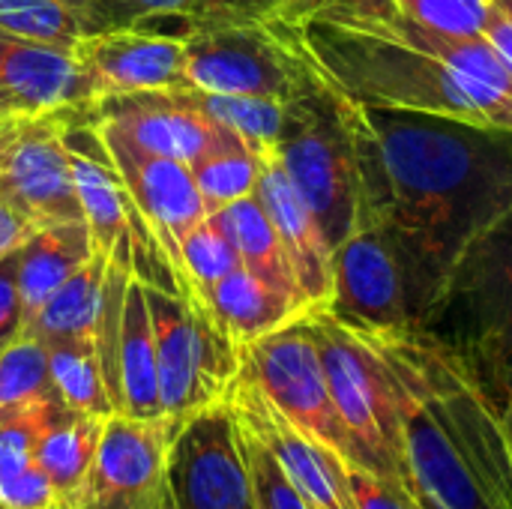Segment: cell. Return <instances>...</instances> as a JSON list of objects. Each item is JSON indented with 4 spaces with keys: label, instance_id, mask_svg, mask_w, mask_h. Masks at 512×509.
I'll list each match as a JSON object with an SVG mask.
<instances>
[{
    "label": "cell",
    "instance_id": "1",
    "mask_svg": "<svg viewBox=\"0 0 512 509\" xmlns=\"http://www.w3.org/2000/svg\"><path fill=\"white\" fill-rule=\"evenodd\" d=\"M357 225L390 234L432 300L462 249L512 210V129L348 102Z\"/></svg>",
    "mask_w": 512,
    "mask_h": 509
},
{
    "label": "cell",
    "instance_id": "2",
    "mask_svg": "<svg viewBox=\"0 0 512 509\" xmlns=\"http://www.w3.org/2000/svg\"><path fill=\"white\" fill-rule=\"evenodd\" d=\"M312 69L348 102L468 117L512 129V75L477 36L441 33L399 9L315 6L291 18Z\"/></svg>",
    "mask_w": 512,
    "mask_h": 509
},
{
    "label": "cell",
    "instance_id": "3",
    "mask_svg": "<svg viewBox=\"0 0 512 509\" xmlns=\"http://www.w3.org/2000/svg\"><path fill=\"white\" fill-rule=\"evenodd\" d=\"M399 399L402 486L441 509H512V444L504 411L462 363L420 330L366 333Z\"/></svg>",
    "mask_w": 512,
    "mask_h": 509
},
{
    "label": "cell",
    "instance_id": "4",
    "mask_svg": "<svg viewBox=\"0 0 512 509\" xmlns=\"http://www.w3.org/2000/svg\"><path fill=\"white\" fill-rule=\"evenodd\" d=\"M414 330L447 348L507 414L512 402V210L462 249Z\"/></svg>",
    "mask_w": 512,
    "mask_h": 509
},
{
    "label": "cell",
    "instance_id": "5",
    "mask_svg": "<svg viewBox=\"0 0 512 509\" xmlns=\"http://www.w3.org/2000/svg\"><path fill=\"white\" fill-rule=\"evenodd\" d=\"M273 153L336 249L357 225V162L348 99L318 72L285 99L282 132Z\"/></svg>",
    "mask_w": 512,
    "mask_h": 509
},
{
    "label": "cell",
    "instance_id": "6",
    "mask_svg": "<svg viewBox=\"0 0 512 509\" xmlns=\"http://www.w3.org/2000/svg\"><path fill=\"white\" fill-rule=\"evenodd\" d=\"M339 420L351 438L354 465L402 483L399 399L393 372L372 336L345 327L330 312H309Z\"/></svg>",
    "mask_w": 512,
    "mask_h": 509
},
{
    "label": "cell",
    "instance_id": "7",
    "mask_svg": "<svg viewBox=\"0 0 512 509\" xmlns=\"http://www.w3.org/2000/svg\"><path fill=\"white\" fill-rule=\"evenodd\" d=\"M144 294L153 321L162 414L186 420L228 393L240 372V348L192 291L168 294L144 285Z\"/></svg>",
    "mask_w": 512,
    "mask_h": 509
},
{
    "label": "cell",
    "instance_id": "8",
    "mask_svg": "<svg viewBox=\"0 0 512 509\" xmlns=\"http://www.w3.org/2000/svg\"><path fill=\"white\" fill-rule=\"evenodd\" d=\"M186 42V81L201 93L291 99L315 72L294 24L282 15L258 24H198Z\"/></svg>",
    "mask_w": 512,
    "mask_h": 509
},
{
    "label": "cell",
    "instance_id": "9",
    "mask_svg": "<svg viewBox=\"0 0 512 509\" xmlns=\"http://www.w3.org/2000/svg\"><path fill=\"white\" fill-rule=\"evenodd\" d=\"M432 303L429 285L402 246L375 225L354 231L333 249V294L324 306L360 333L414 330Z\"/></svg>",
    "mask_w": 512,
    "mask_h": 509
},
{
    "label": "cell",
    "instance_id": "10",
    "mask_svg": "<svg viewBox=\"0 0 512 509\" xmlns=\"http://www.w3.org/2000/svg\"><path fill=\"white\" fill-rule=\"evenodd\" d=\"M240 369L294 426L354 462L351 438L333 405L309 315L240 348Z\"/></svg>",
    "mask_w": 512,
    "mask_h": 509
},
{
    "label": "cell",
    "instance_id": "11",
    "mask_svg": "<svg viewBox=\"0 0 512 509\" xmlns=\"http://www.w3.org/2000/svg\"><path fill=\"white\" fill-rule=\"evenodd\" d=\"M66 111H12L0 126V201L39 228L54 222H84L69 147L63 141Z\"/></svg>",
    "mask_w": 512,
    "mask_h": 509
},
{
    "label": "cell",
    "instance_id": "12",
    "mask_svg": "<svg viewBox=\"0 0 512 509\" xmlns=\"http://www.w3.org/2000/svg\"><path fill=\"white\" fill-rule=\"evenodd\" d=\"M165 480L174 509H258L243 435L225 396L180 420Z\"/></svg>",
    "mask_w": 512,
    "mask_h": 509
},
{
    "label": "cell",
    "instance_id": "13",
    "mask_svg": "<svg viewBox=\"0 0 512 509\" xmlns=\"http://www.w3.org/2000/svg\"><path fill=\"white\" fill-rule=\"evenodd\" d=\"M180 420L129 417L105 420L96 459L75 509H147L165 486L168 450Z\"/></svg>",
    "mask_w": 512,
    "mask_h": 509
},
{
    "label": "cell",
    "instance_id": "14",
    "mask_svg": "<svg viewBox=\"0 0 512 509\" xmlns=\"http://www.w3.org/2000/svg\"><path fill=\"white\" fill-rule=\"evenodd\" d=\"M225 402L234 420L267 447V453L276 459L279 471L306 501V507L354 509L345 480L348 459H342L339 453L306 435L300 426H294L243 369L231 381Z\"/></svg>",
    "mask_w": 512,
    "mask_h": 509
},
{
    "label": "cell",
    "instance_id": "15",
    "mask_svg": "<svg viewBox=\"0 0 512 509\" xmlns=\"http://www.w3.org/2000/svg\"><path fill=\"white\" fill-rule=\"evenodd\" d=\"M96 129L135 207L153 228L180 282V243L195 225L207 219V207L192 177V168L186 162L165 159V156L135 147L132 141H126L120 132H114L105 123H96Z\"/></svg>",
    "mask_w": 512,
    "mask_h": 509
},
{
    "label": "cell",
    "instance_id": "16",
    "mask_svg": "<svg viewBox=\"0 0 512 509\" xmlns=\"http://www.w3.org/2000/svg\"><path fill=\"white\" fill-rule=\"evenodd\" d=\"M93 111L96 123L111 126L135 147L186 165L204 156L225 129L198 108L192 87L120 93L96 102Z\"/></svg>",
    "mask_w": 512,
    "mask_h": 509
},
{
    "label": "cell",
    "instance_id": "17",
    "mask_svg": "<svg viewBox=\"0 0 512 509\" xmlns=\"http://www.w3.org/2000/svg\"><path fill=\"white\" fill-rule=\"evenodd\" d=\"M90 87V108L108 96L189 87L183 36L156 30H111L87 36L72 51Z\"/></svg>",
    "mask_w": 512,
    "mask_h": 509
},
{
    "label": "cell",
    "instance_id": "18",
    "mask_svg": "<svg viewBox=\"0 0 512 509\" xmlns=\"http://www.w3.org/2000/svg\"><path fill=\"white\" fill-rule=\"evenodd\" d=\"M255 198L267 210L309 306L324 309L333 294V246L318 216L297 192V186L291 183L273 150H267L261 159Z\"/></svg>",
    "mask_w": 512,
    "mask_h": 509
},
{
    "label": "cell",
    "instance_id": "19",
    "mask_svg": "<svg viewBox=\"0 0 512 509\" xmlns=\"http://www.w3.org/2000/svg\"><path fill=\"white\" fill-rule=\"evenodd\" d=\"M0 90L15 111L48 114L90 108V87L69 48L0 30Z\"/></svg>",
    "mask_w": 512,
    "mask_h": 509
},
{
    "label": "cell",
    "instance_id": "20",
    "mask_svg": "<svg viewBox=\"0 0 512 509\" xmlns=\"http://www.w3.org/2000/svg\"><path fill=\"white\" fill-rule=\"evenodd\" d=\"M183 291H192L207 306L213 321L237 348H246L255 339L309 315V309L300 300L258 279L243 264L207 288H183Z\"/></svg>",
    "mask_w": 512,
    "mask_h": 509
},
{
    "label": "cell",
    "instance_id": "21",
    "mask_svg": "<svg viewBox=\"0 0 512 509\" xmlns=\"http://www.w3.org/2000/svg\"><path fill=\"white\" fill-rule=\"evenodd\" d=\"M114 411L129 417H159V369H156V342L153 321L147 309L144 282L132 273L123 321H120V345H117V372H114Z\"/></svg>",
    "mask_w": 512,
    "mask_h": 509
},
{
    "label": "cell",
    "instance_id": "22",
    "mask_svg": "<svg viewBox=\"0 0 512 509\" xmlns=\"http://www.w3.org/2000/svg\"><path fill=\"white\" fill-rule=\"evenodd\" d=\"M87 222L42 225L18 255V297L24 324L48 303V297L93 258Z\"/></svg>",
    "mask_w": 512,
    "mask_h": 509
},
{
    "label": "cell",
    "instance_id": "23",
    "mask_svg": "<svg viewBox=\"0 0 512 509\" xmlns=\"http://www.w3.org/2000/svg\"><path fill=\"white\" fill-rule=\"evenodd\" d=\"M207 219L231 240V246L237 249L240 264L246 270H252L258 279L270 282L273 288L285 291L288 297L300 300L309 312H315L309 306V300H306V294H303V288L297 282V273H294V267L288 261V252H285L267 210L255 198V192L225 204L222 210L210 213Z\"/></svg>",
    "mask_w": 512,
    "mask_h": 509
},
{
    "label": "cell",
    "instance_id": "24",
    "mask_svg": "<svg viewBox=\"0 0 512 509\" xmlns=\"http://www.w3.org/2000/svg\"><path fill=\"white\" fill-rule=\"evenodd\" d=\"M108 417L66 411L39 438L36 465L48 477L60 509L78 507V498H81L84 483L90 477V468H93V459H96V447H99V438H102V429H105Z\"/></svg>",
    "mask_w": 512,
    "mask_h": 509
},
{
    "label": "cell",
    "instance_id": "25",
    "mask_svg": "<svg viewBox=\"0 0 512 509\" xmlns=\"http://www.w3.org/2000/svg\"><path fill=\"white\" fill-rule=\"evenodd\" d=\"M105 267H108V255L93 252V258L78 273H72L21 330L33 333L42 342L93 339L96 318L102 309Z\"/></svg>",
    "mask_w": 512,
    "mask_h": 509
},
{
    "label": "cell",
    "instance_id": "26",
    "mask_svg": "<svg viewBox=\"0 0 512 509\" xmlns=\"http://www.w3.org/2000/svg\"><path fill=\"white\" fill-rule=\"evenodd\" d=\"M264 153L255 150L246 138H240L234 129H222L219 141L198 156L189 168L198 183V192L204 198L207 216L222 210L225 204L246 198L255 192L258 174H261Z\"/></svg>",
    "mask_w": 512,
    "mask_h": 509
},
{
    "label": "cell",
    "instance_id": "27",
    "mask_svg": "<svg viewBox=\"0 0 512 509\" xmlns=\"http://www.w3.org/2000/svg\"><path fill=\"white\" fill-rule=\"evenodd\" d=\"M48 348V372L54 393L72 414L108 417L114 414V402L105 384V372L96 354L93 339H54Z\"/></svg>",
    "mask_w": 512,
    "mask_h": 509
},
{
    "label": "cell",
    "instance_id": "28",
    "mask_svg": "<svg viewBox=\"0 0 512 509\" xmlns=\"http://www.w3.org/2000/svg\"><path fill=\"white\" fill-rule=\"evenodd\" d=\"M0 30L69 51L90 36L69 0H0Z\"/></svg>",
    "mask_w": 512,
    "mask_h": 509
},
{
    "label": "cell",
    "instance_id": "29",
    "mask_svg": "<svg viewBox=\"0 0 512 509\" xmlns=\"http://www.w3.org/2000/svg\"><path fill=\"white\" fill-rule=\"evenodd\" d=\"M192 96L198 108L234 129L240 138H246L255 150L267 153L273 150L279 132H282V117H285V102L273 96H228V93H201L192 87Z\"/></svg>",
    "mask_w": 512,
    "mask_h": 509
},
{
    "label": "cell",
    "instance_id": "30",
    "mask_svg": "<svg viewBox=\"0 0 512 509\" xmlns=\"http://www.w3.org/2000/svg\"><path fill=\"white\" fill-rule=\"evenodd\" d=\"M39 396H54L48 348L33 333L21 330L0 348V411Z\"/></svg>",
    "mask_w": 512,
    "mask_h": 509
},
{
    "label": "cell",
    "instance_id": "31",
    "mask_svg": "<svg viewBox=\"0 0 512 509\" xmlns=\"http://www.w3.org/2000/svg\"><path fill=\"white\" fill-rule=\"evenodd\" d=\"M237 267H240L237 249L210 219L195 225L180 243V291L207 288Z\"/></svg>",
    "mask_w": 512,
    "mask_h": 509
},
{
    "label": "cell",
    "instance_id": "32",
    "mask_svg": "<svg viewBox=\"0 0 512 509\" xmlns=\"http://www.w3.org/2000/svg\"><path fill=\"white\" fill-rule=\"evenodd\" d=\"M396 9L432 30L441 33H459V36H477L483 33L486 18V0H393Z\"/></svg>",
    "mask_w": 512,
    "mask_h": 509
},
{
    "label": "cell",
    "instance_id": "33",
    "mask_svg": "<svg viewBox=\"0 0 512 509\" xmlns=\"http://www.w3.org/2000/svg\"><path fill=\"white\" fill-rule=\"evenodd\" d=\"M240 426V423H237ZM243 435V447H246V459H249V471H252V489H255V507L258 509H309L306 501L294 492V486L285 480V474L279 471L276 459L267 453V447L249 435L240 426Z\"/></svg>",
    "mask_w": 512,
    "mask_h": 509
},
{
    "label": "cell",
    "instance_id": "34",
    "mask_svg": "<svg viewBox=\"0 0 512 509\" xmlns=\"http://www.w3.org/2000/svg\"><path fill=\"white\" fill-rule=\"evenodd\" d=\"M345 480L354 509H417L411 492L399 480L381 477L363 465L345 462Z\"/></svg>",
    "mask_w": 512,
    "mask_h": 509
},
{
    "label": "cell",
    "instance_id": "35",
    "mask_svg": "<svg viewBox=\"0 0 512 509\" xmlns=\"http://www.w3.org/2000/svg\"><path fill=\"white\" fill-rule=\"evenodd\" d=\"M0 509H60L57 495L39 465L0 483Z\"/></svg>",
    "mask_w": 512,
    "mask_h": 509
},
{
    "label": "cell",
    "instance_id": "36",
    "mask_svg": "<svg viewBox=\"0 0 512 509\" xmlns=\"http://www.w3.org/2000/svg\"><path fill=\"white\" fill-rule=\"evenodd\" d=\"M18 252L0 258V348L15 339L24 327L21 297H18Z\"/></svg>",
    "mask_w": 512,
    "mask_h": 509
},
{
    "label": "cell",
    "instance_id": "37",
    "mask_svg": "<svg viewBox=\"0 0 512 509\" xmlns=\"http://www.w3.org/2000/svg\"><path fill=\"white\" fill-rule=\"evenodd\" d=\"M483 39L495 48L512 75V0H486Z\"/></svg>",
    "mask_w": 512,
    "mask_h": 509
},
{
    "label": "cell",
    "instance_id": "38",
    "mask_svg": "<svg viewBox=\"0 0 512 509\" xmlns=\"http://www.w3.org/2000/svg\"><path fill=\"white\" fill-rule=\"evenodd\" d=\"M36 231H39L36 222H30L15 207L0 201V258L9 255V252H18Z\"/></svg>",
    "mask_w": 512,
    "mask_h": 509
},
{
    "label": "cell",
    "instance_id": "39",
    "mask_svg": "<svg viewBox=\"0 0 512 509\" xmlns=\"http://www.w3.org/2000/svg\"><path fill=\"white\" fill-rule=\"evenodd\" d=\"M324 3H339V6H354V9H375V12H384V9H396V3L393 0H300L297 6H291L282 18H297V15H303V12H309V9H315V6H324Z\"/></svg>",
    "mask_w": 512,
    "mask_h": 509
},
{
    "label": "cell",
    "instance_id": "40",
    "mask_svg": "<svg viewBox=\"0 0 512 509\" xmlns=\"http://www.w3.org/2000/svg\"><path fill=\"white\" fill-rule=\"evenodd\" d=\"M408 492H411V501H414V507L417 509H441L432 498H426L423 492H417V489H411V486H405Z\"/></svg>",
    "mask_w": 512,
    "mask_h": 509
},
{
    "label": "cell",
    "instance_id": "41",
    "mask_svg": "<svg viewBox=\"0 0 512 509\" xmlns=\"http://www.w3.org/2000/svg\"><path fill=\"white\" fill-rule=\"evenodd\" d=\"M168 504H171V492H168V480H165V489L156 495V501H153V507L150 509H168Z\"/></svg>",
    "mask_w": 512,
    "mask_h": 509
},
{
    "label": "cell",
    "instance_id": "42",
    "mask_svg": "<svg viewBox=\"0 0 512 509\" xmlns=\"http://www.w3.org/2000/svg\"><path fill=\"white\" fill-rule=\"evenodd\" d=\"M0 111H15V108H12V102L6 99V93H3V90H0Z\"/></svg>",
    "mask_w": 512,
    "mask_h": 509
},
{
    "label": "cell",
    "instance_id": "43",
    "mask_svg": "<svg viewBox=\"0 0 512 509\" xmlns=\"http://www.w3.org/2000/svg\"><path fill=\"white\" fill-rule=\"evenodd\" d=\"M504 417H507V432H510V444H512V402L507 405V414H504Z\"/></svg>",
    "mask_w": 512,
    "mask_h": 509
},
{
    "label": "cell",
    "instance_id": "44",
    "mask_svg": "<svg viewBox=\"0 0 512 509\" xmlns=\"http://www.w3.org/2000/svg\"><path fill=\"white\" fill-rule=\"evenodd\" d=\"M279 3H282V15H285V12H288L291 6H297L300 0H279Z\"/></svg>",
    "mask_w": 512,
    "mask_h": 509
},
{
    "label": "cell",
    "instance_id": "45",
    "mask_svg": "<svg viewBox=\"0 0 512 509\" xmlns=\"http://www.w3.org/2000/svg\"><path fill=\"white\" fill-rule=\"evenodd\" d=\"M168 509H174V501H171V504H168Z\"/></svg>",
    "mask_w": 512,
    "mask_h": 509
},
{
    "label": "cell",
    "instance_id": "46",
    "mask_svg": "<svg viewBox=\"0 0 512 509\" xmlns=\"http://www.w3.org/2000/svg\"><path fill=\"white\" fill-rule=\"evenodd\" d=\"M162 489H165V486H162ZM153 501H156V498H153ZM150 507H153V504H150ZM150 507H147V509H150Z\"/></svg>",
    "mask_w": 512,
    "mask_h": 509
}]
</instances>
